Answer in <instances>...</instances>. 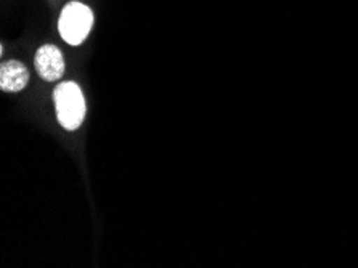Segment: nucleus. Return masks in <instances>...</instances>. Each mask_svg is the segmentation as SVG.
<instances>
[{
    "mask_svg": "<svg viewBox=\"0 0 358 268\" xmlns=\"http://www.w3.org/2000/svg\"><path fill=\"white\" fill-rule=\"evenodd\" d=\"M55 113L63 129L78 130L85 118V98L76 82H62L53 92Z\"/></svg>",
    "mask_w": 358,
    "mask_h": 268,
    "instance_id": "1",
    "label": "nucleus"
},
{
    "mask_svg": "<svg viewBox=\"0 0 358 268\" xmlns=\"http://www.w3.org/2000/svg\"><path fill=\"white\" fill-rule=\"evenodd\" d=\"M94 27V12L83 2H69L64 5L58 18V32L69 45L78 47L89 37Z\"/></svg>",
    "mask_w": 358,
    "mask_h": 268,
    "instance_id": "2",
    "label": "nucleus"
},
{
    "mask_svg": "<svg viewBox=\"0 0 358 268\" xmlns=\"http://www.w3.org/2000/svg\"><path fill=\"white\" fill-rule=\"evenodd\" d=\"M34 66L43 80L55 82L64 74V57L57 45L45 43L34 55Z\"/></svg>",
    "mask_w": 358,
    "mask_h": 268,
    "instance_id": "3",
    "label": "nucleus"
},
{
    "mask_svg": "<svg viewBox=\"0 0 358 268\" xmlns=\"http://www.w3.org/2000/svg\"><path fill=\"white\" fill-rule=\"evenodd\" d=\"M29 82V71L24 63L18 59L3 62L0 66V89L10 94H16L26 89Z\"/></svg>",
    "mask_w": 358,
    "mask_h": 268,
    "instance_id": "4",
    "label": "nucleus"
}]
</instances>
